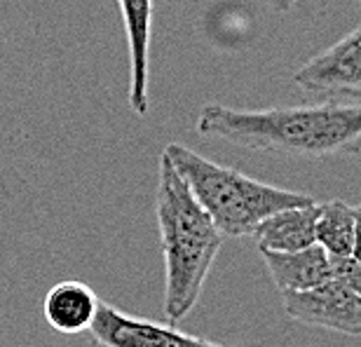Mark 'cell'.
Instances as JSON below:
<instances>
[{
	"label": "cell",
	"instance_id": "cell-1",
	"mask_svg": "<svg viewBox=\"0 0 361 347\" xmlns=\"http://www.w3.org/2000/svg\"><path fill=\"white\" fill-rule=\"evenodd\" d=\"M197 132L242 148L310 160L355 155L361 153V104L322 101L268 111H237L207 104L200 111Z\"/></svg>",
	"mask_w": 361,
	"mask_h": 347
},
{
	"label": "cell",
	"instance_id": "cell-2",
	"mask_svg": "<svg viewBox=\"0 0 361 347\" xmlns=\"http://www.w3.org/2000/svg\"><path fill=\"white\" fill-rule=\"evenodd\" d=\"M155 216L164 256V315L169 324H176L197 305L223 235L164 153L160 155Z\"/></svg>",
	"mask_w": 361,
	"mask_h": 347
},
{
	"label": "cell",
	"instance_id": "cell-3",
	"mask_svg": "<svg viewBox=\"0 0 361 347\" xmlns=\"http://www.w3.org/2000/svg\"><path fill=\"white\" fill-rule=\"evenodd\" d=\"M164 155L221 235L251 237L258 223L268 216L284 209L314 205V200L305 193L261 183L244 176L242 171L207 160L183 143H169Z\"/></svg>",
	"mask_w": 361,
	"mask_h": 347
},
{
	"label": "cell",
	"instance_id": "cell-4",
	"mask_svg": "<svg viewBox=\"0 0 361 347\" xmlns=\"http://www.w3.org/2000/svg\"><path fill=\"white\" fill-rule=\"evenodd\" d=\"M293 83L324 101L361 104V26L302 63L293 73Z\"/></svg>",
	"mask_w": 361,
	"mask_h": 347
},
{
	"label": "cell",
	"instance_id": "cell-5",
	"mask_svg": "<svg viewBox=\"0 0 361 347\" xmlns=\"http://www.w3.org/2000/svg\"><path fill=\"white\" fill-rule=\"evenodd\" d=\"M281 300L293 322L343 336H361V298L334 274L310 291L284 293Z\"/></svg>",
	"mask_w": 361,
	"mask_h": 347
},
{
	"label": "cell",
	"instance_id": "cell-6",
	"mask_svg": "<svg viewBox=\"0 0 361 347\" xmlns=\"http://www.w3.org/2000/svg\"><path fill=\"white\" fill-rule=\"evenodd\" d=\"M92 338L101 347H242L223 345L207 338L190 336L174 324H162L146 317L120 312L118 308L101 303L90 327Z\"/></svg>",
	"mask_w": 361,
	"mask_h": 347
},
{
	"label": "cell",
	"instance_id": "cell-7",
	"mask_svg": "<svg viewBox=\"0 0 361 347\" xmlns=\"http://www.w3.org/2000/svg\"><path fill=\"white\" fill-rule=\"evenodd\" d=\"M129 47V106L143 118L150 108V35H153V0H118Z\"/></svg>",
	"mask_w": 361,
	"mask_h": 347
},
{
	"label": "cell",
	"instance_id": "cell-8",
	"mask_svg": "<svg viewBox=\"0 0 361 347\" xmlns=\"http://www.w3.org/2000/svg\"><path fill=\"white\" fill-rule=\"evenodd\" d=\"M261 256L281 296L310 291L331 277V256L319 244L298 251H261Z\"/></svg>",
	"mask_w": 361,
	"mask_h": 347
},
{
	"label": "cell",
	"instance_id": "cell-9",
	"mask_svg": "<svg viewBox=\"0 0 361 347\" xmlns=\"http://www.w3.org/2000/svg\"><path fill=\"white\" fill-rule=\"evenodd\" d=\"M101 308L97 291L85 281L66 279L54 284L42 303L45 322L63 336H78L90 331Z\"/></svg>",
	"mask_w": 361,
	"mask_h": 347
},
{
	"label": "cell",
	"instance_id": "cell-10",
	"mask_svg": "<svg viewBox=\"0 0 361 347\" xmlns=\"http://www.w3.org/2000/svg\"><path fill=\"white\" fill-rule=\"evenodd\" d=\"M314 219L317 202L284 209L258 223L251 237L261 251H298L314 244Z\"/></svg>",
	"mask_w": 361,
	"mask_h": 347
},
{
	"label": "cell",
	"instance_id": "cell-11",
	"mask_svg": "<svg viewBox=\"0 0 361 347\" xmlns=\"http://www.w3.org/2000/svg\"><path fill=\"white\" fill-rule=\"evenodd\" d=\"M352 242H355V207L341 200L317 205L314 244H319L331 258H348L352 256Z\"/></svg>",
	"mask_w": 361,
	"mask_h": 347
},
{
	"label": "cell",
	"instance_id": "cell-12",
	"mask_svg": "<svg viewBox=\"0 0 361 347\" xmlns=\"http://www.w3.org/2000/svg\"><path fill=\"white\" fill-rule=\"evenodd\" d=\"M331 274L345 281L361 298V265L355 258H331Z\"/></svg>",
	"mask_w": 361,
	"mask_h": 347
},
{
	"label": "cell",
	"instance_id": "cell-13",
	"mask_svg": "<svg viewBox=\"0 0 361 347\" xmlns=\"http://www.w3.org/2000/svg\"><path fill=\"white\" fill-rule=\"evenodd\" d=\"M361 265V205L355 207V242H352V256Z\"/></svg>",
	"mask_w": 361,
	"mask_h": 347
},
{
	"label": "cell",
	"instance_id": "cell-14",
	"mask_svg": "<svg viewBox=\"0 0 361 347\" xmlns=\"http://www.w3.org/2000/svg\"><path fill=\"white\" fill-rule=\"evenodd\" d=\"M256 3L270 7V10H274V12H288L293 5H298L300 0H256Z\"/></svg>",
	"mask_w": 361,
	"mask_h": 347
}]
</instances>
